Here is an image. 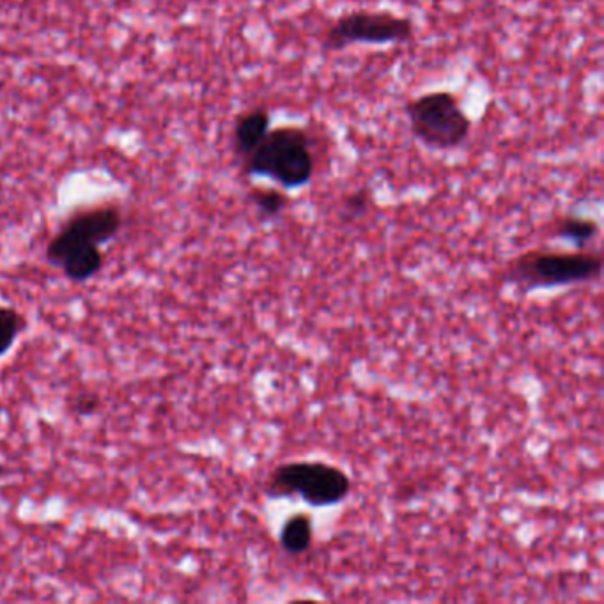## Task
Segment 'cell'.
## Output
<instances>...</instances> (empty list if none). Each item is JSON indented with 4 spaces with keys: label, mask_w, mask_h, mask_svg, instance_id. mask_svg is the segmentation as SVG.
I'll list each match as a JSON object with an SVG mask.
<instances>
[{
    "label": "cell",
    "mask_w": 604,
    "mask_h": 604,
    "mask_svg": "<svg viewBox=\"0 0 604 604\" xmlns=\"http://www.w3.org/2000/svg\"><path fill=\"white\" fill-rule=\"evenodd\" d=\"M312 137L300 126L273 128L243 160V172L254 178H270L286 190L309 185L316 171Z\"/></svg>",
    "instance_id": "6da1fadb"
},
{
    "label": "cell",
    "mask_w": 604,
    "mask_h": 604,
    "mask_svg": "<svg viewBox=\"0 0 604 604\" xmlns=\"http://www.w3.org/2000/svg\"><path fill=\"white\" fill-rule=\"evenodd\" d=\"M404 110L413 137L427 148L438 151L461 148L472 132V119L449 91L417 96Z\"/></svg>",
    "instance_id": "7a4b0ae2"
},
{
    "label": "cell",
    "mask_w": 604,
    "mask_h": 604,
    "mask_svg": "<svg viewBox=\"0 0 604 604\" xmlns=\"http://www.w3.org/2000/svg\"><path fill=\"white\" fill-rule=\"evenodd\" d=\"M603 257L592 252H544L530 250L509 268L507 279L523 291L571 286L601 275Z\"/></svg>",
    "instance_id": "3957f363"
},
{
    "label": "cell",
    "mask_w": 604,
    "mask_h": 604,
    "mask_svg": "<svg viewBox=\"0 0 604 604\" xmlns=\"http://www.w3.org/2000/svg\"><path fill=\"white\" fill-rule=\"evenodd\" d=\"M348 473L323 461H296L275 468L266 493L272 498L300 496L310 507H332L348 498Z\"/></svg>",
    "instance_id": "277c9868"
},
{
    "label": "cell",
    "mask_w": 604,
    "mask_h": 604,
    "mask_svg": "<svg viewBox=\"0 0 604 604\" xmlns=\"http://www.w3.org/2000/svg\"><path fill=\"white\" fill-rule=\"evenodd\" d=\"M413 22L410 18L394 15L390 11H351L337 18L321 41L326 52H339L355 43L387 45L406 43L413 38Z\"/></svg>",
    "instance_id": "5b68a950"
},
{
    "label": "cell",
    "mask_w": 604,
    "mask_h": 604,
    "mask_svg": "<svg viewBox=\"0 0 604 604\" xmlns=\"http://www.w3.org/2000/svg\"><path fill=\"white\" fill-rule=\"evenodd\" d=\"M45 257L73 284H84L93 279L105 264V254L100 245L64 240L57 234L48 241Z\"/></svg>",
    "instance_id": "8992f818"
},
{
    "label": "cell",
    "mask_w": 604,
    "mask_h": 604,
    "mask_svg": "<svg viewBox=\"0 0 604 604\" xmlns=\"http://www.w3.org/2000/svg\"><path fill=\"white\" fill-rule=\"evenodd\" d=\"M121 227H123V213L117 206L107 204V206H96L73 213L57 231V236H61L64 240L93 243L101 247L114 240Z\"/></svg>",
    "instance_id": "52a82bcc"
},
{
    "label": "cell",
    "mask_w": 604,
    "mask_h": 604,
    "mask_svg": "<svg viewBox=\"0 0 604 604\" xmlns=\"http://www.w3.org/2000/svg\"><path fill=\"white\" fill-rule=\"evenodd\" d=\"M272 130V116L263 107L243 112L234 124L233 148L238 158L245 160Z\"/></svg>",
    "instance_id": "ba28073f"
},
{
    "label": "cell",
    "mask_w": 604,
    "mask_h": 604,
    "mask_svg": "<svg viewBox=\"0 0 604 604\" xmlns=\"http://www.w3.org/2000/svg\"><path fill=\"white\" fill-rule=\"evenodd\" d=\"M314 541V527H312V516L305 512H296L289 516L280 530V546L289 555H303L310 550Z\"/></svg>",
    "instance_id": "9c48e42d"
},
{
    "label": "cell",
    "mask_w": 604,
    "mask_h": 604,
    "mask_svg": "<svg viewBox=\"0 0 604 604\" xmlns=\"http://www.w3.org/2000/svg\"><path fill=\"white\" fill-rule=\"evenodd\" d=\"M555 231L560 238L571 241L578 248H585L599 234V225L592 218L564 217L558 220Z\"/></svg>",
    "instance_id": "30bf717a"
},
{
    "label": "cell",
    "mask_w": 604,
    "mask_h": 604,
    "mask_svg": "<svg viewBox=\"0 0 604 604\" xmlns=\"http://www.w3.org/2000/svg\"><path fill=\"white\" fill-rule=\"evenodd\" d=\"M25 328L27 319L22 312L11 307H0V357H4L15 346Z\"/></svg>",
    "instance_id": "8fae6325"
},
{
    "label": "cell",
    "mask_w": 604,
    "mask_h": 604,
    "mask_svg": "<svg viewBox=\"0 0 604 604\" xmlns=\"http://www.w3.org/2000/svg\"><path fill=\"white\" fill-rule=\"evenodd\" d=\"M250 201L264 218L279 217L289 206V197L279 188H256L250 192Z\"/></svg>",
    "instance_id": "7c38bea8"
},
{
    "label": "cell",
    "mask_w": 604,
    "mask_h": 604,
    "mask_svg": "<svg viewBox=\"0 0 604 604\" xmlns=\"http://www.w3.org/2000/svg\"><path fill=\"white\" fill-rule=\"evenodd\" d=\"M372 195L367 188H360L355 194L349 195L344 201V211L351 218L362 217L371 206Z\"/></svg>",
    "instance_id": "4fadbf2b"
},
{
    "label": "cell",
    "mask_w": 604,
    "mask_h": 604,
    "mask_svg": "<svg viewBox=\"0 0 604 604\" xmlns=\"http://www.w3.org/2000/svg\"><path fill=\"white\" fill-rule=\"evenodd\" d=\"M100 404L98 395L86 392V394L78 395L77 399L73 401V411L80 417H89L100 410Z\"/></svg>",
    "instance_id": "5bb4252c"
}]
</instances>
